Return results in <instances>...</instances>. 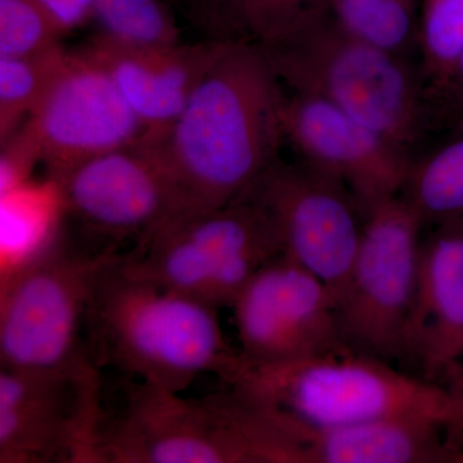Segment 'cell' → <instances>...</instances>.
Here are the masks:
<instances>
[{
  "label": "cell",
  "mask_w": 463,
  "mask_h": 463,
  "mask_svg": "<svg viewBox=\"0 0 463 463\" xmlns=\"http://www.w3.org/2000/svg\"><path fill=\"white\" fill-rule=\"evenodd\" d=\"M118 254V248H78L60 233L2 277L0 368L44 373L94 362L88 309L100 273Z\"/></svg>",
  "instance_id": "8992f818"
},
{
  "label": "cell",
  "mask_w": 463,
  "mask_h": 463,
  "mask_svg": "<svg viewBox=\"0 0 463 463\" xmlns=\"http://www.w3.org/2000/svg\"><path fill=\"white\" fill-rule=\"evenodd\" d=\"M65 27L67 33L96 17L94 0H38Z\"/></svg>",
  "instance_id": "83f0119b"
},
{
  "label": "cell",
  "mask_w": 463,
  "mask_h": 463,
  "mask_svg": "<svg viewBox=\"0 0 463 463\" xmlns=\"http://www.w3.org/2000/svg\"><path fill=\"white\" fill-rule=\"evenodd\" d=\"M0 145V194H3L32 181L33 169L42 163V143L35 127L27 118Z\"/></svg>",
  "instance_id": "d4e9b609"
},
{
  "label": "cell",
  "mask_w": 463,
  "mask_h": 463,
  "mask_svg": "<svg viewBox=\"0 0 463 463\" xmlns=\"http://www.w3.org/2000/svg\"><path fill=\"white\" fill-rule=\"evenodd\" d=\"M258 44L289 91L327 100L405 151L435 127L421 72L347 32L330 8Z\"/></svg>",
  "instance_id": "277c9868"
},
{
  "label": "cell",
  "mask_w": 463,
  "mask_h": 463,
  "mask_svg": "<svg viewBox=\"0 0 463 463\" xmlns=\"http://www.w3.org/2000/svg\"><path fill=\"white\" fill-rule=\"evenodd\" d=\"M60 184L52 178L24 183L0 194L2 277L48 248L65 218Z\"/></svg>",
  "instance_id": "e0dca14e"
},
{
  "label": "cell",
  "mask_w": 463,
  "mask_h": 463,
  "mask_svg": "<svg viewBox=\"0 0 463 463\" xmlns=\"http://www.w3.org/2000/svg\"><path fill=\"white\" fill-rule=\"evenodd\" d=\"M29 120L41 139L42 164L54 181L146 136L108 70L85 47L67 51Z\"/></svg>",
  "instance_id": "8fae6325"
},
{
  "label": "cell",
  "mask_w": 463,
  "mask_h": 463,
  "mask_svg": "<svg viewBox=\"0 0 463 463\" xmlns=\"http://www.w3.org/2000/svg\"><path fill=\"white\" fill-rule=\"evenodd\" d=\"M56 182L66 215L116 243L124 239L137 243L184 214L155 139L91 158Z\"/></svg>",
  "instance_id": "5bb4252c"
},
{
  "label": "cell",
  "mask_w": 463,
  "mask_h": 463,
  "mask_svg": "<svg viewBox=\"0 0 463 463\" xmlns=\"http://www.w3.org/2000/svg\"><path fill=\"white\" fill-rule=\"evenodd\" d=\"M222 381L259 403L317 425L420 420L440 423L446 432L449 419L444 386L352 349L277 364L248 361L239 352Z\"/></svg>",
  "instance_id": "5b68a950"
},
{
  "label": "cell",
  "mask_w": 463,
  "mask_h": 463,
  "mask_svg": "<svg viewBox=\"0 0 463 463\" xmlns=\"http://www.w3.org/2000/svg\"><path fill=\"white\" fill-rule=\"evenodd\" d=\"M405 358L432 383L463 359V219L444 223L422 243Z\"/></svg>",
  "instance_id": "2e32d148"
},
{
  "label": "cell",
  "mask_w": 463,
  "mask_h": 463,
  "mask_svg": "<svg viewBox=\"0 0 463 463\" xmlns=\"http://www.w3.org/2000/svg\"><path fill=\"white\" fill-rule=\"evenodd\" d=\"M241 196L269 216L282 257L321 279L337 300L364 230L359 214H364L352 194L306 164L294 165L279 157Z\"/></svg>",
  "instance_id": "30bf717a"
},
{
  "label": "cell",
  "mask_w": 463,
  "mask_h": 463,
  "mask_svg": "<svg viewBox=\"0 0 463 463\" xmlns=\"http://www.w3.org/2000/svg\"><path fill=\"white\" fill-rule=\"evenodd\" d=\"M103 35L133 45L179 42L175 20L161 0H94Z\"/></svg>",
  "instance_id": "603a6c76"
},
{
  "label": "cell",
  "mask_w": 463,
  "mask_h": 463,
  "mask_svg": "<svg viewBox=\"0 0 463 463\" xmlns=\"http://www.w3.org/2000/svg\"><path fill=\"white\" fill-rule=\"evenodd\" d=\"M100 388L94 362L44 373L0 368V463H97Z\"/></svg>",
  "instance_id": "9c48e42d"
},
{
  "label": "cell",
  "mask_w": 463,
  "mask_h": 463,
  "mask_svg": "<svg viewBox=\"0 0 463 463\" xmlns=\"http://www.w3.org/2000/svg\"><path fill=\"white\" fill-rule=\"evenodd\" d=\"M435 123L463 124V50L444 84L430 97Z\"/></svg>",
  "instance_id": "484cf974"
},
{
  "label": "cell",
  "mask_w": 463,
  "mask_h": 463,
  "mask_svg": "<svg viewBox=\"0 0 463 463\" xmlns=\"http://www.w3.org/2000/svg\"><path fill=\"white\" fill-rule=\"evenodd\" d=\"M420 163H413L404 197L423 222L463 219V125Z\"/></svg>",
  "instance_id": "d6986e66"
},
{
  "label": "cell",
  "mask_w": 463,
  "mask_h": 463,
  "mask_svg": "<svg viewBox=\"0 0 463 463\" xmlns=\"http://www.w3.org/2000/svg\"><path fill=\"white\" fill-rule=\"evenodd\" d=\"M419 45L420 71L430 99L463 50V0H423Z\"/></svg>",
  "instance_id": "7402d4cb"
},
{
  "label": "cell",
  "mask_w": 463,
  "mask_h": 463,
  "mask_svg": "<svg viewBox=\"0 0 463 463\" xmlns=\"http://www.w3.org/2000/svg\"><path fill=\"white\" fill-rule=\"evenodd\" d=\"M67 33L38 0H0V58L53 50Z\"/></svg>",
  "instance_id": "cb8c5ba5"
},
{
  "label": "cell",
  "mask_w": 463,
  "mask_h": 463,
  "mask_svg": "<svg viewBox=\"0 0 463 463\" xmlns=\"http://www.w3.org/2000/svg\"><path fill=\"white\" fill-rule=\"evenodd\" d=\"M281 255L269 216L241 196L219 209L170 219L123 252L120 265L219 309L232 307L250 279Z\"/></svg>",
  "instance_id": "52a82bcc"
},
{
  "label": "cell",
  "mask_w": 463,
  "mask_h": 463,
  "mask_svg": "<svg viewBox=\"0 0 463 463\" xmlns=\"http://www.w3.org/2000/svg\"><path fill=\"white\" fill-rule=\"evenodd\" d=\"M285 93L260 45L230 41L161 139L184 213L239 199L279 158Z\"/></svg>",
  "instance_id": "6da1fadb"
},
{
  "label": "cell",
  "mask_w": 463,
  "mask_h": 463,
  "mask_svg": "<svg viewBox=\"0 0 463 463\" xmlns=\"http://www.w3.org/2000/svg\"><path fill=\"white\" fill-rule=\"evenodd\" d=\"M332 0H210L199 16L212 38L263 43Z\"/></svg>",
  "instance_id": "ac0fdd59"
},
{
  "label": "cell",
  "mask_w": 463,
  "mask_h": 463,
  "mask_svg": "<svg viewBox=\"0 0 463 463\" xmlns=\"http://www.w3.org/2000/svg\"><path fill=\"white\" fill-rule=\"evenodd\" d=\"M232 307L240 354L248 361L277 364L350 349L341 336L336 297L282 255L250 279Z\"/></svg>",
  "instance_id": "7c38bea8"
},
{
  "label": "cell",
  "mask_w": 463,
  "mask_h": 463,
  "mask_svg": "<svg viewBox=\"0 0 463 463\" xmlns=\"http://www.w3.org/2000/svg\"><path fill=\"white\" fill-rule=\"evenodd\" d=\"M120 258L100 273L88 309L94 364L175 392L201 374L223 379L239 352L225 343L218 309L125 272Z\"/></svg>",
  "instance_id": "7a4b0ae2"
},
{
  "label": "cell",
  "mask_w": 463,
  "mask_h": 463,
  "mask_svg": "<svg viewBox=\"0 0 463 463\" xmlns=\"http://www.w3.org/2000/svg\"><path fill=\"white\" fill-rule=\"evenodd\" d=\"M459 462H463V456H462L461 461H459Z\"/></svg>",
  "instance_id": "f546056e"
},
{
  "label": "cell",
  "mask_w": 463,
  "mask_h": 463,
  "mask_svg": "<svg viewBox=\"0 0 463 463\" xmlns=\"http://www.w3.org/2000/svg\"><path fill=\"white\" fill-rule=\"evenodd\" d=\"M228 42L212 38L194 44L133 45L100 33L85 48L111 75L145 127V138L161 139Z\"/></svg>",
  "instance_id": "9a60e30c"
},
{
  "label": "cell",
  "mask_w": 463,
  "mask_h": 463,
  "mask_svg": "<svg viewBox=\"0 0 463 463\" xmlns=\"http://www.w3.org/2000/svg\"><path fill=\"white\" fill-rule=\"evenodd\" d=\"M209 2H210V0H203V5H205L206 3H209Z\"/></svg>",
  "instance_id": "f1b7e54d"
},
{
  "label": "cell",
  "mask_w": 463,
  "mask_h": 463,
  "mask_svg": "<svg viewBox=\"0 0 463 463\" xmlns=\"http://www.w3.org/2000/svg\"><path fill=\"white\" fill-rule=\"evenodd\" d=\"M294 441L268 405L228 392L184 398L136 381L105 411L97 463H295Z\"/></svg>",
  "instance_id": "3957f363"
},
{
  "label": "cell",
  "mask_w": 463,
  "mask_h": 463,
  "mask_svg": "<svg viewBox=\"0 0 463 463\" xmlns=\"http://www.w3.org/2000/svg\"><path fill=\"white\" fill-rule=\"evenodd\" d=\"M282 125L301 163L340 183L364 215L404 191L410 152L327 100L291 91Z\"/></svg>",
  "instance_id": "4fadbf2b"
},
{
  "label": "cell",
  "mask_w": 463,
  "mask_h": 463,
  "mask_svg": "<svg viewBox=\"0 0 463 463\" xmlns=\"http://www.w3.org/2000/svg\"><path fill=\"white\" fill-rule=\"evenodd\" d=\"M417 0H332L331 14L350 33L403 56L419 41Z\"/></svg>",
  "instance_id": "ffe728a7"
},
{
  "label": "cell",
  "mask_w": 463,
  "mask_h": 463,
  "mask_svg": "<svg viewBox=\"0 0 463 463\" xmlns=\"http://www.w3.org/2000/svg\"><path fill=\"white\" fill-rule=\"evenodd\" d=\"M449 398V419L446 426V444L455 461L463 456V359L446 376Z\"/></svg>",
  "instance_id": "4316f807"
},
{
  "label": "cell",
  "mask_w": 463,
  "mask_h": 463,
  "mask_svg": "<svg viewBox=\"0 0 463 463\" xmlns=\"http://www.w3.org/2000/svg\"><path fill=\"white\" fill-rule=\"evenodd\" d=\"M423 223L404 196L385 201L364 215L358 254L337 298L341 336L354 352L389 364L405 358Z\"/></svg>",
  "instance_id": "ba28073f"
},
{
  "label": "cell",
  "mask_w": 463,
  "mask_h": 463,
  "mask_svg": "<svg viewBox=\"0 0 463 463\" xmlns=\"http://www.w3.org/2000/svg\"><path fill=\"white\" fill-rule=\"evenodd\" d=\"M66 53L60 45L32 56L0 58V143L32 116Z\"/></svg>",
  "instance_id": "44dd1931"
}]
</instances>
